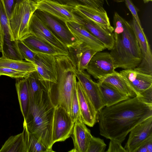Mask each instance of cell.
Here are the masks:
<instances>
[{
    "instance_id": "cell-1",
    "label": "cell",
    "mask_w": 152,
    "mask_h": 152,
    "mask_svg": "<svg viewBox=\"0 0 152 152\" xmlns=\"http://www.w3.org/2000/svg\"><path fill=\"white\" fill-rule=\"evenodd\" d=\"M152 116V104L143 102L136 96L112 105L98 112L99 134L121 143L130 131Z\"/></svg>"
},
{
    "instance_id": "cell-2",
    "label": "cell",
    "mask_w": 152,
    "mask_h": 152,
    "mask_svg": "<svg viewBox=\"0 0 152 152\" xmlns=\"http://www.w3.org/2000/svg\"><path fill=\"white\" fill-rule=\"evenodd\" d=\"M55 56L57 82L49 86L46 90L55 107H62L71 117V100L73 92L76 88L77 69L68 56L58 55Z\"/></svg>"
},
{
    "instance_id": "cell-3",
    "label": "cell",
    "mask_w": 152,
    "mask_h": 152,
    "mask_svg": "<svg viewBox=\"0 0 152 152\" xmlns=\"http://www.w3.org/2000/svg\"><path fill=\"white\" fill-rule=\"evenodd\" d=\"M55 108L45 90L37 100L30 103L27 117L23 121L28 132L51 150Z\"/></svg>"
},
{
    "instance_id": "cell-4",
    "label": "cell",
    "mask_w": 152,
    "mask_h": 152,
    "mask_svg": "<svg viewBox=\"0 0 152 152\" xmlns=\"http://www.w3.org/2000/svg\"><path fill=\"white\" fill-rule=\"evenodd\" d=\"M114 45L110 54L115 68L134 69L142 61L141 50L134 31L126 21L124 27L114 29Z\"/></svg>"
},
{
    "instance_id": "cell-5",
    "label": "cell",
    "mask_w": 152,
    "mask_h": 152,
    "mask_svg": "<svg viewBox=\"0 0 152 152\" xmlns=\"http://www.w3.org/2000/svg\"><path fill=\"white\" fill-rule=\"evenodd\" d=\"M37 10L36 3L30 0H23L15 4L9 17L10 26L15 40H21L30 34V19Z\"/></svg>"
},
{
    "instance_id": "cell-6",
    "label": "cell",
    "mask_w": 152,
    "mask_h": 152,
    "mask_svg": "<svg viewBox=\"0 0 152 152\" xmlns=\"http://www.w3.org/2000/svg\"><path fill=\"white\" fill-rule=\"evenodd\" d=\"M34 13L68 48L80 41L74 36L65 23L62 21L45 12L38 9Z\"/></svg>"
},
{
    "instance_id": "cell-7",
    "label": "cell",
    "mask_w": 152,
    "mask_h": 152,
    "mask_svg": "<svg viewBox=\"0 0 152 152\" xmlns=\"http://www.w3.org/2000/svg\"><path fill=\"white\" fill-rule=\"evenodd\" d=\"M74 121L70 115L61 107H55L53 121V144L63 141L71 136Z\"/></svg>"
},
{
    "instance_id": "cell-8",
    "label": "cell",
    "mask_w": 152,
    "mask_h": 152,
    "mask_svg": "<svg viewBox=\"0 0 152 152\" xmlns=\"http://www.w3.org/2000/svg\"><path fill=\"white\" fill-rule=\"evenodd\" d=\"M29 31L30 34L54 47L64 55H68V49L67 46L54 34L34 13L30 19Z\"/></svg>"
},
{
    "instance_id": "cell-9",
    "label": "cell",
    "mask_w": 152,
    "mask_h": 152,
    "mask_svg": "<svg viewBox=\"0 0 152 152\" xmlns=\"http://www.w3.org/2000/svg\"><path fill=\"white\" fill-rule=\"evenodd\" d=\"M34 64L38 77L46 89L56 83L57 73L55 56L37 53Z\"/></svg>"
},
{
    "instance_id": "cell-10",
    "label": "cell",
    "mask_w": 152,
    "mask_h": 152,
    "mask_svg": "<svg viewBox=\"0 0 152 152\" xmlns=\"http://www.w3.org/2000/svg\"><path fill=\"white\" fill-rule=\"evenodd\" d=\"M138 42L142 55L140 64L134 69L145 73L152 75V54L150 45L142 26L139 25L133 17L130 23Z\"/></svg>"
},
{
    "instance_id": "cell-11",
    "label": "cell",
    "mask_w": 152,
    "mask_h": 152,
    "mask_svg": "<svg viewBox=\"0 0 152 152\" xmlns=\"http://www.w3.org/2000/svg\"><path fill=\"white\" fill-rule=\"evenodd\" d=\"M101 51L97 52L93 56L86 69L89 74L96 79L115 71L110 53Z\"/></svg>"
},
{
    "instance_id": "cell-12",
    "label": "cell",
    "mask_w": 152,
    "mask_h": 152,
    "mask_svg": "<svg viewBox=\"0 0 152 152\" xmlns=\"http://www.w3.org/2000/svg\"><path fill=\"white\" fill-rule=\"evenodd\" d=\"M73 12L75 22L79 24L92 35L101 41L106 49L110 50L114 44L113 33L103 27L99 24L80 15L75 12Z\"/></svg>"
},
{
    "instance_id": "cell-13",
    "label": "cell",
    "mask_w": 152,
    "mask_h": 152,
    "mask_svg": "<svg viewBox=\"0 0 152 152\" xmlns=\"http://www.w3.org/2000/svg\"><path fill=\"white\" fill-rule=\"evenodd\" d=\"M136 96L152 87V75L141 72L134 69H124L119 72Z\"/></svg>"
},
{
    "instance_id": "cell-14",
    "label": "cell",
    "mask_w": 152,
    "mask_h": 152,
    "mask_svg": "<svg viewBox=\"0 0 152 152\" xmlns=\"http://www.w3.org/2000/svg\"><path fill=\"white\" fill-rule=\"evenodd\" d=\"M37 9L45 12L65 23L75 22L74 7L62 4L52 0H40L36 3Z\"/></svg>"
},
{
    "instance_id": "cell-15",
    "label": "cell",
    "mask_w": 152,
    "mask_h": 152,
    "mask_svg": "<svg viewBox=\"0 0 152 152\" xmlns=\"http://www.w3.org/2000/svg\"><path fill=\"white\" fill-rule=\"evenodd\" d=\"M129 133L124 148L126 152H135L140 145L152 135V116L137 125Z\"/></svg>"
},
{
    "instance_id": "cell-16",
    "label": "cell",
    "mask_w": 152,
    "mask_h": 152,
    "mask_svg": "<svg viewBox=\"0 0 152 152\" xmlns=\"http://www.w3.org/2000/svg\"><path fill=\"white\" fill-rule=\"evenodd\" d=\"M76 77L98 113L104 107L98 83L94 82L89 74L85 70L80 71L77 70Z\"/></svg>"
},
{
    "instance_id": "cell-17",
    "label": "cell",
    "mask_w": 152,
    "mask_h": 152,
    "mask_svg": "<svg viewBox=\"0 0 152 152\" xmlns=\"http://www.w3.org/2000/svg\"><path fill=\"white\" fill-rule=\"evenodd\" d=\"M68 56L72 60L78 70H86L93 56L97 52L84 43L79 42L68 48Z\"/></svg>"
},
{
    "instance_id": "cell-18",
    "label": "cell",
    "mask_w": 152,
    "mask_h": 152,
    "mask_svg": "<svg viewBox=\"0 0 152 152\" xmlns=\"http://www.w3.org/2000/svg\"><path fill=\"white\" fill-rule=\"evenodd\" d=\"M76 87L81 119L85 124L93 127L97 121L98 113L78 80Z\"/></svg>"
},
{
    "instance_id": "cell-19",
    "label": "cell",
    "mask_w": 152,
    "mask_h": 152,
    "mask_svg": "<svg viewBox=\"0 0 152 152\" xmlns=\"http://www.w3.org/2000/svg\"><path fill=\"white\" fill-rule=\"evenodd\" d=\"M85 125L81 117L75 121L71 136L73 140L74 147L69 152H87L92 136L90 130Z\"/></svg>"
},
{
    "instance_id": "cell-20",
    "label": "cell",
    "mask_w": 152,
    "mask_h": 152,
    "mask_svg": "<svg viewBox=\"0 0 152 152\" xmlns=\"http://www.w3.org/2000/svg\"><path fill=\"white\" fill-rule=\"evenodd\" d=\"M65 24L71 33L79 40L84 43L91 49L101 51L106 48L101 41L92 35L83 26L74 21L67 22Z\"/></svg>"
},
{
    "instance_id": "cell-21",
    "label": "cell",
    "mask_w": 152,
    "mask_h": 152,
    "mask_svg": "<svg viewBox=\"0 0 152 152\" xmlns=\"http://www.w3.org/2000/svg\"><path fill=\"white\" fill-rule=\"evenodd\" d=\"M74 10L80 15L100 25L111 32H113V27L110 24L106 11L102 12L82 5L74 7Z\"/></svg>"
},
{
    "instance_id": "cell-22",
    "label": "cell",
    "mask_w": 152,
    "mask_h": 152,
    "mask_svg": "<svg viewBox=\"0 0 152 152\" xmlns=\"http://www.w3.org/2000/svg\"><path fill=\"white\" fill-rule=\"evenodd\" d=\"M21 40L36 53H39L53 56L64 55L51 45L31 34L26 36Z\"/></svg>"
},
{
    "instance_id": "cell-23",
    "label": "cell",
    "mask_w": 152,
    "mask_h": 152,
    "mask_svg": "<svg viewBox=\"0 0 152 152\" xmlns=\"http://www.w3.org/2000/svg\"><path fill=\"white\" fill-rule=\"evenodd\" d=\"M100 89L102 100L104 107L109 106L131 97L125 95L113 86L98 81Z\"/></svg>"
},
{
    "instance_id": "cell-24",
    "label": "cell",
    "mask_w": 152,
    "mask_h": 152,
    "mask_svg": "<svg viewBox=\"0 0 152 152\" xmlns=\"http://www.w3.org/2000/svg\"><path fill=\"white\" fill-rule=\"evenodd\" d=\"M20 110L24 120L27 117L30 101L26 78L16 79L15 84Z\"/></svg>"
},
{
    "instance_id": "cell-25",
    "label": "cell",
    "mask_w": 152,
    "mask_h": 152,
    "mask_svg": "<svg viewBox=\"0 0 152 152\" xmlns=\"http://www.w3.org/2000/svg\"><path fill=\"white\" fill-rule=\"evenodd\" d=\"M98 81L105 82L113 86L123 94L130 97L136 96L129 87L122 76L119 72L116 71L99 78Z\"/></svg>"
},
{
    "instance_id": "cell-26",
    "label": "cell",
    "mask_w": 152,
    "mask_h": 152,
    "mask_svg": "<svg viewBox=\"0 0 152 152\" xmlns=\"http://www.w3.org/2000/svg\"><path fill=\"white\" fill-rule=\"evenodd\" d=\"M0 67H8L29 74L36 71L34 63L26 60L9 59L2 56L0 57Z\"/></svg>"
},
{
    "instance_id": "cell-27",
    "label": "cell",
    "mask_w": 152,
    "mask_h": 152,
    "mask_svg": "<svg viewBox=\"0 0 152 152\" xmlns=\"http://www.w3.org/2000/svg\"><path fill=\"white\" fill-rule=\"evenodd\" d=\"M26 78L30 103H33L46 89L39 80L36 71L29 74Z\"/></svg>"
},
{
    "instance_id": "cell-28",
    "label": "cell",
    "mask_w": 152,
    "mask_h": 152,
    "mask_svg": "<svg viewBox=\"0 0 152 152\" xmlns=\"http://www.w3.org/2000/svg\"><path fill=\"white\" fill-rule=\"evenodd\" d=\"M0 152H27L23 132L10 136L2 146Z\"/></svg>"
},
{
    "instance_id": "cell-29",
    "label": "cell",
    "mask_w": 152,
    "mask_h": 152,
    "mask_svg": "<svg viewBox=\"0 0 152 152\" xmlns=\"http://www.w3.org/2000/svg\"><path fill=\"white\" fill-rule=\"evenodd\" d=\"M23 130L24 140L27 152H52L53 150L49 149L40 141L36 138L28 131L24 122H23Z\"/></svg>"
},
{
    "instance_id": "cell-30",
    "label": "cell",
    "mask_w": 152,
    "mask_h": 152,
    "mask_svg": "<svg viewBox=\"0 0 152 152\" xmlns=\"http://www.w3.org/2000/svg\"><path fill=\"white\" fill-rule=\"evenodd\" d=\"M2 56L11 59L23 60L24 59L20 51L18 40H10V37L4 35L2 49Z\"/></svg>"
},
{
    "instance_id": "cell-31",
    "label": "cell",
    "mask_w": 152,
    "mask_h": 152,
    "mask_svg": "<svg viewBox=\"0 0 152 152\" xmlns=\"http://www.w3.org/2000/svg\"><path fill=\"white\" fill-rule=\"evenodd\" d=\"M62 4L75 7L82 5L94 8L96 10L105 12L103 5L95 0H52Z\"/></svg>"
},
{
    "instance_id": "cell-32",
    "label": "cell",
    "mask_w": 152,
    "mask_h": 152,
    "mask_svg": "<svg viewBox=\"0 0 152 152\" xmlns=\"http://www.w3.org/2000/svg\"><path fill=\"white\" fill-rule=\"evenodd\" d=\"M0 21L4 35L8 36L11 40H15L10 26L9 18L1 0H0Z\"/></svg>"
},
{
    "instance_id": "cell-33",
    "label": "cell",
    "mask_w": 152,
    "mask_h": 152,
    "mask_svg": "<svg viewBox=\"0 0 152 152\" xmlns=\"http://www.w3.org/2000/svg\"><path fill=\"white\" fill-rule=\"evenodd\" d=\"M106 146L103 139L92 136L87 152H104Z\"/></svg>"
},
{
    "instance_id": "cell-34",
    "label": "cell",
    "mask_w": 152,
    "mask_h": 152,
    "mask_svg": "<svg viewBox=\"0 0 152 152\" xmlns=\"http://www.w3.org/2000/svg\"><path fill=\"white\" fill-rule=\"evenodd\" d=\"M18 45L23 59L27 61L34 64L37 53L32 51L21 40H18Z\"/></svg>"
},
{
    "instance_id": "cell-35",
    "label": "cell",
    "mask_w": 152,
    "mask_h": 152,
    "mask_svg": "<svg viewBox=\"0 0 152 152\" xmlns=\"http://www.w3.org/2000/svg\"><path fill=\"white\" fill-rule=\"evenodd\" d=\"M29 74L8 67H0V76L4 75L17 79L26 78Z\"/></svg>"
},
{
    "instance_id": "cell-36",
    "label": "cell",
    "mask_w": 152,
    "mask_h": 152,
    "mask_svg": "<svg viewBox=\"0 0 152 152\" xmlns=\"http://www.w3.org/2000/svg\"><path fill=\"white\" fill-rule=\"evenodd\" d=\"M71 108V117L75 122L78 118L80 117L79 103L76 87L74 91L72 97Z\"/></svg>"
},
{
    "instance_id": "cell-37",
    "label": "cell",
    "mask_w": 152,
    "mask_h": 152,
    "mask_svg": "<svg viewBox=\"0 0 152 152\" xmlns=\"http://www.w3.org/2000/svg\"><path fill=\"white\" fill-rule=\"evenodd\" d=\"M106 152H126L120 142L113 140H110Z\"/></svg>"
},
{
    "instance_id": "cell-38",
    "label": "cell",
    "mask_w": 152,
    "mask_h": 152,
    "mask_svg": "<svg viewBox=\"0 0 152 152\" xmlns=\"http://www.w3.org/2000/svg\"><path fill=\"white\" fill-rule=\"evenodd\" d=\"M135 152H152V135L140 145Z\"/></svg>"
},
{
    "instance_id": "cell-39",
    "label": "cell",
    "mask_w": 152,
    "mask_h": 152,
    "mask_svg": "<svg viewBox=\"0 0 152 152\" xmlns=\"http://www.w3.org/2000/svg\"><path fill=\"white\" fill-rule=\"evenodd\" d=\"M127 7L131 12L133 17L135 19L138 24L141 26L138 14V10L131 0H124Z\"/></svg>"
},
{
    "instance_id": "cell-40",
    "label": "cell",
    "mask_w": 152,
    "mask_h": 152,
    "mask_svg": "<svg viewBox=\"0 0 152 152\" xmlns=\"http://www.w3.org/2000/svg\"><path fill=\"white\" fill-rule=\"evenodd\" d=\"M23 0H1L9 18L15 4Z\"/></svg>"
},
{
    "instance_id": "cell-41",
    "label": "cell",
    "mask_w": 152,
    "mask_h": 152,
    "mask_svg": "<svg viewBox=\"0 0 152 152\" xmlns=\"http://www.w3.org/2000/svg\"><path fill=\"white\" fill-rule=\"evenodd\" d=\"M138 97L143 102L152 104V87L142 92Z\"/></svg>"
},
{
    "instance_id": "cell-42",
    "label": "cell",
    "mask_w": 152,
    "mask_h": 152,
    "mask_svg": "<svg viewBox=\"0 0 152 152\" xmlns=\"http://www.w3.org/2000/svg\"><path fill=\"white\" fill-rule=\"evenodd\" d=\"M4 32L2 29L0 21V46L1 48V49L4 42Z\"/></svg>"
},
{
    "instance_id": "cell-43",
    "label": "cell",
    "mask_w": 152,
    "mask_h": 152,
    "mask_svg": "<svg viewBox=\"0 0 152 152\" xmlns=\"http://www.w3.org/2000/svg\"><path fill=\"white\" fill-rule=\"evenodd\" d=\"M115 2H122L124 1V0H113Z\"/></svg>"
},
{
    "instance_id": "cell-44",
    "label": "cell",
    "mask_w": 152,
    "mask_h": 152,
    "mask_svg": "<svg viewBox=\"0 0 152 152\" xmlns=\"http://www.w3.org/2000/svg\"><path fill=\"white\" fill-rule=\"evenodd\" d=\"M30 1L35 3H37L39 2L40 0H30Z\"/></svg>"
},
{
    "instance_id": "cell-45",
    "label": "cell",
    "mask_w": 152,
    "mask_h": 152,
    "mask_svg": "<svg viewBox=\"0 0 152 152\" xmlns=\"http://www.w3.org/2000/svg\"><path fill=\"white\" fill-rule=\"evenodd\" d=\"M143 1L145 3H148L152 1V0H143Z\"/></svg>"
},
{
    "instance_id": "cell-46",
    "label": "cell",
    "mask_w": 152,
    "mask_h": 152,
    "mask_svg": "<svg viewBox=\"0 0 152 152\" xmlns=\"http://www.w3.org/2000/svg\"><path fill=\"white\" fill-rule=\"evenodd\" d=\"M0 52H2L1 48V47H0Z\"/></svg>"
}]
</instances>
